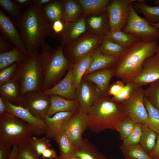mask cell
<instances>
[{"label":"cell","mask_w":159,"mask_h":159,"mask_svg":"<svg viewBox=\"0 0 159 159\" xmlns=\"http://www.w3.org/2000/svg\"><path fill=\"white\" fill-rule=\"evenodd\" d=\"M16 21L28 54L38 50L45 43L46 37L52 35L51 26L34 1Z\"/></svg>","instance_id":"1"},{"label":"cell","mask_w":159,"mask_h":159,"mask_svg":"<svg viewBox=\"0 0 159 159\" xmlns=\"http://www.w3.org/2000/svg\"><path fill=\"white\" fill-rule=\"evenodd\" d=\"M157 41L139 40L126 48L119 58L115 74L122 80L131 82L140 72L144 62L155 54Z\"/></svg>","instance_id":"2"},{"label":"cell","mask_w":159,"mask_h":159,"mask_svg":"<svg viewBox=\"0 0 159 159\" xmlns=\"http://www.w3.org/2000/svg\"><path fill=\"white\" fill-rule=\"evenodd\" d=\"M88 128L99 133L106 130H115L118 123L127 117L122 105L101 95L88 113Z\"/></svg>","instance_id":"3"},{"label":"cell","mask_w":159,"mask_h":159,"mask_svg":"<svg viewBox=\"0 0 159 159\" xmlns=\"http://www.w3.org/2000/svg\"><path fill=\"white\" fill-rule=\"evenodd\" d=\"M41 47L40 54L44 76L42 88V90L44 91L59 82L66 70L73 64L65 57L63 45L52 49L45 42Z\"/></svg>","instance_id":"4"},{"label":"cell","mask_w":159,"mask_h":159,"mask_svg":"<svg viewBox=\"0 0 159 159\" xmlns=\"http://www.w3.org/2000/svg\"><path fill=\"white\" fill-rule=\"evenodd\" d=\"M43 134L8 112L0 115V142L11 147L20 146L29 141L32 136Z\"/></svg>","instance_id":"5"},{"label":"cell","mask_w":159,"mask_h":159,"mask_svg":"<svg viewBox=\"0 0 159 159\" xmlns=\"http://www.w3.org/2000/svg\"><path fill=\"white\" fill-rule=\"evenodd\" d=\"M17 64L12 79L19 85L22 96L28 92L42 90L44 76L38 50Z\"/></svg>","instance_id":"6"},{"label":"cell","mask_w":159,"mask_h":159,"mask_svg":"<svg viewBox=\"0 0 159 159\" xmlns=\"http://www.w3.org/2000/svg\"><path fill=\"white\" fill-rule=\"evenodd\" d=\"M104 36L91 32L85 33L71 44L64 46V54L68 60L76 62L99 48Z\"/></svg>","instance_id":"7"},{"label":"cell","mask_w":159,"mask_h":159,"mask_svg":"<svg viewBox=\"0 0 159 159\" xmlns=\"http://www.w3.org/2000/svg\"><path fill=\"white\" fill-rule=\"evenodd\" d=\"M132 3L130 5L127 22L122 30L141 40L157 41L159 39V29L150 24L145 18L139 16L134 10Z\"/></svg>","instance_id":"8"},{"label":"cell","mask_w":159,"mask_h":159,"mask_svg":"<svg viewBox=\"0 0 159 159\" xmlns=\"http://www.w3.org/2000/svg\"><path fill=\"white\" fill-rule=\"evenodd\" d=\"M50 105L49 96L41 90L24 93L22 96L21 106L27 109L36 117L44 121Z\"/></svg>","instance_id":"9"},{"label":"cell","mask_w":159,"mask_h":159,"mask_svg":"<svg viewBox=\"0 0 159 159\" xmlns=\"http://www.w3.org/2000/svg\"><path fill=\"white\" fill-rule=\"evenodd\" d=\"M144 91L138 89L133 91L130 98L121 104L127 117L137 123L149 124L148 112L144 103Z\"/></svg>","instance_id":"10"},{"label":"cell","mask_w":159,"mask_h":159,"mask_svg":"<svg viewBox=\"0 0 159 159\" xmlns=\"http://www.w3.org/2000/svg\"><path fill=\"white\" fill-rule=\"evenodd\" d=\"M137 0H113L107 6L106 11L110 30H122L129 16L130 5Z\"/></svg>","instance_id":"11"},{"label":"cell","mask_w":159,"mask_h":159,"mask_svg":"<svg viewBox=\"0 0 159 159\" xmlns=\"http://www.w3.org/2000/svg\"><path fill=\"white\" fill-rule=\"evenodd\" d=\"M88 113L79 108L67 121L65 129L74 148L79 145L83 140V134L88 128Z\"/></svg>","instance_id":"12"},{"label":"cell","mask_w":159,"mask_h":159,"mask_svg":"<svg viewBox=\"0 0 159 159\" xmlns=\"http://www.w3.org/2000/svg\"><path fill=\"white\" fill-rule=\"evenodd\" d=\"M158 80L159 56L155 54L144 62L140 73L130 82L136 89Z\"/></svg>","instance_id":"13"},{"label":"cell","mask_w":159,"mask_h":159,"mask_svg":"<svg viewBox=\"0 0 159 159\" xmlns=\"http://www.w3.org/2000/svg\"><path fill=\"white\" fill-rule=\"evenodd\" d=\"M76 94L80 107L87 113L101 95L94 84L83 78L76 89Z\"/></svg>","instance_id":"14"},{"label":"cell","mask_w":159,"mask_h":159,"mask_svg":"<svg viewBox=\"0 0 159 159\" xmlns=\"http://www.w3.org/2000/svg\"><path fill=\"white\" fill-rule=\"evenodd\" d=\"M0 31L1 35L27 55L29 54L21 35L12 21L0 9Z\"/></svg>","instance_id":"15"},{"label":"cell","mask_w":159,"mask_h":159,"mask_svg":"<svg viewBox=\"0 0 159 159\" xmlns=\"http://www.w3.org/2000/svg\"><path fill=\"white\" fill-rule=\"evenodd\" d=\"M85 18L82 16L75 21L64 22L63 31L57 35L62 45H67L85 33L87 27Z\"/></svg>","instance_id":"16"},{"label":"cell","mask_w":159,"mask_h":159,"mask_svg":"<svg viewBox=\"0 0 159 159\" xmlns=\"http://www.w3.org/2000/svg\"><path fill=\"white\" fill-rule=\"evenodd\" d=\"M73 65L68 68L62 80L50 88L43 91V92L49 96L56 95L68 100L77 101L76 89L72 83Z\"/></svg>","instance_id":"17"},{"label":"cell","mask_w":159,"mask_h":159,"mask_svg":"<svg viewBox=\"0 0 159 159\" xmlns=\"http://www.w3.org/2000/svg\"><path fill=\"white\" fill-rule=\"evenodd\" d=\"M76 111L59 112L51 117L46 116L44 120L46 125L44 133L46 136L49 139H54L65 131L67 121Z\"/></svg>","instance_id":"18"},{"label":"cell","mask_w":159,"mask_h":159,"mask_svg":"<svg viewBox=\"0 0 159 159\" xmlns=\"http://www.w3.org/2000/svg\"><path fill=\"white\" fill-rule=\"evenodd\" d=\"M6 112L27 123L44 133L46 125L44 121L34 116L27 109L21 105H15L5 102Z\"/></svg>","instance_id":"19"},{"label":"cell","mask_w":159,"mask_h":159,"mask_svg":"<svg viewBox=\"0 0 159 159\" xmlns=\"http://www.w3.org/2000/svg\"><path fill=\"white\" fill-rule=\"evenodd\" d=\"M115 72V69L111 67L102 69L85 75L83 78L94 84L101 94H105Z\"/></svg>","instance_id":"20"},{"label":"cell","mask_w":159,"mask_h":159,"mask_svg":"<svg viewBox=\"0 0 159 159\" xmlns=\"http://www.w3.org/2000/svg\"><path fill=\"white\" fill-rule=\"evenodd\" d=\"M0 97L5 102L21 105L22 95L18 83L12 79L0 85Z\"/></svg>","instance_id":"21"},{"label":"cell","mask_w":159,"mask_h":159,"mask_svg":"<svg viewBox=\"0 0 159 159\" xmlns=\"http://www.w3.org/2000/svg\"><path fill=\"white\" fill-rule=\"evenodd\" d=\"M49 96L50 105L46 116L51 117L59 112L75 111L79 107L77 101L68 100L56 95Z\"/></svg>","instance_id":"22"},{"label":"cell","mask_w":159,"mask_h":159,"mask_svg":"<svg viewBox=\"0 0 159 159\" xmlns=\"http://www.w3.org/2000/svg\"><path fill=\"white\" fill-rule=\"evenodd\" d=\"M90 54L92 61L85 75L98 70L111 67L117 63L119 59L105 55L101 52L99 48Z\"/></svg>","instance_id":"23"},{"label":"cell","mask_w":159,"mask_h":159,"mask_svg":"<svg viewBox=\"0 0 159 159\" xmlns=\"http://www.w3.org/2000/svg\"><path fill=\"white\" fill-rule=\"evenodd\" d=\"M41 11L44 18L51 26L57 20L63 21L64 7L61 0H51L42 6Z\"/></svg>","instance_id":"24"},{"label":"cell","mask_w":159,"mask_h":159,"mask_svg":"<svg viewBox=\"0 0 159 159\" xmlns=\"http://www.w3.org/2000/svg\"><path fill=\"white\" fill-rule=\"evenodd\" d=\"M82 10V16L98 15L106 11L110 0H77Z\"/></svg>","instance_id":"25"},{"label":"cell","mask_w":159,"mask_h":159,"mask_svg":"<svg viewBox=\"0 0 159 159\" xmlns=\"http://www.w3.org/2000/svg\"><path fill=\"white\" fill-rule=\"evenodd\" d=\"M144 0H137L132 3L137 13H141L150 24L159 23V5L151 6L147 5Z\"/></svg>","instance_id":"26"},{"label":"cell","mask_w":159,"mask_h":159,"mask_svg":"<svg viewBox=\"0 0 159 159\" xmlns=\"http://www.w3.org/2000/svg\"><path fill=\"white\" fill-rule=\"evenodd\" d=\"M105 11L98 15L90 16L87 21L91 32L104 37L110 30L107 14Z\"/></svg>","instance_id":"27"},{"label":"cell","mask_w":159,"mask_h":159,"mask_svg":"<svg viewBox=\"0 0 159 159\" xmlns=\"http://www.w3.org/2000/svg\"><path fill=\"white\" fill-rule=\"evenodd\" d=\"M92 61L90 54L78 59L73 65L72 83L76 89L80 85L87 70L90 67Z\"/></svg>","instance_id":"28"},{"label":"cell","mask_w":159,"mask_h":159,"mask_svg":"<svg viewBox=\"0 0 159 159\" xmlns=\"http://www.w3.org/2000/svg\"><path fill=\"white\" fill-rule=\"evenodd\" d=\"M74 154L80 159H107L86 139L74 148Z\"/></svg>","instance_id":"29"},{"label":"cell","mask_w":159,"mask_h":159,"mask_svg":"<svg viewBox=\"0 0 159 159\" xmlns=\"http://www.w3.org/2000/svg\"><path fill=\"white\" fill-rule=\"evenodd\" d=\"M104 38L125 48L140 40L136 36L122 30H110Z\"/></svg>","instance_id":"30"},{"label":"cell","mask_w":159,"mask_h":159,"mask_svg":"<svg viewBox=\"0 0 159 159\" xmlns=\"http://www.w3.org/2000/svg\"><path fill=\"white\" fill-rule=\"evenodd\" d=\"M64 7L63 20L64 22L75 21L82 16V10L77 0H61Z\"/></svg>","instance_id":"31"},{"label":"cell","mask_w":159,"mask_h":159,"mask_svg":"<svg viewBox=\"0 0 159 159\" xmlns=\"http://www.w3.org/2000/svg\"><path fill=\"white\" fill-rule=\"evenodd\" d=\"M27 56L16 46L9 51L0 53V70L14 63H19Z\"/></svg>","instance_id":"32"},{"label":"cell","mask_w":159,"mask_h":159,"mask_svg":"<svg viewBox=\"0 0 159 159\" xmlns=\"http://www.w3.org/2000/svg\"><path fill=\"white\" fill-rule=\"evenodd\" d=\"M124 159H152L140 144L120 146Z\"/></svg>","instance_id":"33"},{"label":"cell","mask_w":159,"mask_h":159,"mask_svg":"<svg viewBox=\"0 0 159 159\" xmlns=\"http://www.w3.org/2000/svg\"><path fill=\"white\" fill-rule=\"evenodd\" d=\"M158 133L146 125H143L142 133L140 144L149 154L154 148Z\"/></svg>","instance_id":"34"},{"label":"cell","mask_w":159,"mask_h":159,"mask_svg":"<svg viewBox=\"0 0 159 159\" xmlns=\"http://www.w3.org/2000/svg\"><path fill=\"white\" fill-rule=\"evenodd\" d=\"M126 48L104 38L99 49L105 55L119 58L124 53Z\"/></svg>","instance_id":"35"},{"label":"cell","mask_w":159,"mask_h":159,"mask_svg":"<svg viewBox=\"0 0 159 159\" xmlns=\"http://www.w3.org/2000/svg\"><path fill=\"white\" fill-rule=\"evenodd\" d=\"M54 140L58 144L60 156L74 155V148L71 142L65 131L60 134Z\"/></svg>","instance_id":"36"},{"label":"cell","mask_w":159,"mask_h":159,"mask_svg":"<svg viewBox=\"0 0 159 159\" xmlns=\"http://www.w3.org/2000/svg\"><path fill=\"white\" fill-rule=\"evenodd\" d=\"M143 102L148 114V126L157 133H159V112L152 105L145 95Z\"/></svg>","instance_id":"37"},{"label":"cell","mask_w":159,"mask_h":159,"mask_svg":"<svg viewBox=\"0 0 159 159\" xmlns=\"http://www.w3.org/2000/svg\"><path fill=\"white\" fill-rule=\"evenodd\" d=\"M136 123L128 117L123 119L118 123L115 130L119 132L120 140L123 141L129 135L133 130Z\"/></svg>","instance_id":"38"},{"label":"cell","mask_w":159,"mask_h":159,"mask_svg":"<svg viewBox=\"0 0 159 159\" xmlns=\"http://www.w3.org/2000/svg\"><path fill=\"white\" fill-rule=\"evenodd\" d=\"M14 147L16 155L20 159H39V156L32 148L30 140L20 146Z\"/></svg>","instance_id":"39"},{"label":"cell","mask_w":159,"mask_h":159,"mask_svg":"<svg viewBox=\"0 0 159 159\" xmlns=\"http://www.w3.org/2000/svg\"><path fill=\"white\" fill-rule=\"evenodd\" d=\"M144 91L145 96L159 112V80L151 83Z\"/></svg>","instance_id":"40"},{"label":"cell","mask_w":159,"mask_h":159,"mask_svg":"<svg viewBox=\"0 0 159 159\" xmlns=\"http://www.w3.org/2000/svg\"><path fill=\"white\" fill-rule=\"evenodd\" d=\"M30 143L35 152L40 157L46 149L51 148L52 145L47 137L39 138L33 136L30 140Z\"/></svg>","instance_id":"41"},{"label":"cell","mask_w":159,"mask_h":159,"mask_svg":"<svg viewBox=\"0 0 159 159\" xmlns=\"http://www.w3.org/2000/svg\"><path fill=\"white\" fill-rule=\"evenodd\" d=\"M0 5L2 9L11 15L16 21L21 16L20 8L13 0H0Z\"/></svg>","instance_id":"42"},{"label":"cell","mask_w":159,"mask_h":159,"mask_svg":"<svg viewBox=\"0 0 159 159\" xmlns=\"http://www.w3.org/2000/svg\"><path fill=\"white\" fill-rule=\"evenodd\" d=\"M143 125L137 123L131 133L123 141L122 145H132L139 144L142 135Z\"/></svg>","instance_id":"43"},{"label":"cell","mask_w":159,"mask_h":159,"mask_svg":"<svg viewBox=\"0 0 159 159\" xmlns=\"http://www.w3.org/2000/svg\"><path fill=\"white\" fill-rule=\"evenodd\" d=\"M134 88L131 82H128L120 93L117 95L113 97L112 99L117 103H122L130 98L134 91Z\"/></svg>","instance_id":"44"},{"label":"cell","mask_w":159,"mask_h":159,"mask_svg":"<svg viewBox=\"0 0 159 159\" xmlns=\"http://www.w3.org/2000/svg\"><path fill=\"white\" fill-rule=\"evenodd\" d=\"M17 65L14 63L0 70V85L12 79Z\"/></svg>","instance_id":"45"},{"label":"cell","mask_w":159,"mask_h":159,"mask_svg":"<svg viewBox=\"0 0 159 159\" xmlns=\"http://www.w3.org/2000/svg\"><path fill=\"white\" fill-rule=\"evenodd\" d=\"M124 86L122 81H117L110 87L108 90V94L113 97L117 95L122 91Z\"/></svg>","instance_id":"46"},{"label":"cell","mask_w":159,"mask_h":159,"mask_svg":"<svg viewBox=\"0 0 159 159\" xmlns=\"http://www.w3.org/2000/svg\"><path fill=\"white\" fill-rule=\"evenodd\" d=\"M11 148L0 142V159H9L12 151Z\"/></svg>","instance_id":"47"},{"label":"cell","mask_w":159,"mask_h":159,"mask_svg":"<svg viewBox=\"0 0 159 159\" xmlns=\"http://www.w3.org/2000/svg\"><path fill=\"white\" fill-rule=\"evenodd\" d=\"M11 43L8 42L2 35L0 36V53H4L11 50L14 47Z\"/></svg>","instance_id":"48"},{"label":"cell","mask_w":159,"mask_h":159,"mask_svg":"<svg viewBox=\"0 0 159 159\" xmlns=\"http://www.w3.org/2000/svg\"><path fill=\"white\" fill-rule=\"evenodd\" d=\"M64 27V22L59 20L55 21L53 23L52 29L53 32L57 35L63 31Z\"/></svg>","instance_id":"49"},{"label":"cell","mask_w":159,"mask_h":159,"mask_svg":"<svg viewBox=\"0 0 159 159\" xmlns=\"http://www.w3.org/2000/svg\"><path fill=\"white\" fill-rule=\"evenodd\" d=\"M41 156L43 159H55L57 156L56 152L51 148L45 150L42 153Z\"/></svg>","instance_id":"50"},{"label":"cell","mask_w":159,"mask_h":159,"mask_svg":"<svg viewBox=\"0 0 159 159\" xmlns=\"http://www.w3.org/2000/svg\"><path fill=\"white\" fill-rule=\"evenodd\" d=\"M149 155L151 158H159V133H158L155 146Z\"/></svg>","instance_id":"51"},{"label":"cell","mask_w":159,"mask_h":159,"mask_svg":"<svg viewBox=\"0 0 159 159\" xmlns=\"http://www.w3.org/2000/svg\"><path fill=\"white\" fill-rule=\"evenodd\" d=\"M14 1L20 8L28 7L33 2L34 0H13Z\"/></svg>","instance_id":"52"},{"label":"cell","mask_w":159,"mask_h":159,"mask_svg":"<svg viewBox=\"0 0 159 159\" xmlns=\"http://www.w3.org/2000/svg\"><path fill=\"white\" fill-rule=\"evenodd\" d=\"M51 0H34V3L37 8L41 11V9L42 6L44 4L50 1Z\"/></svg>","instance_id":"53"},{"label":"cell","mask_w":159,"mask_h":159,"mask_svg":"<svg viewBox=\"0 0 159 159\" xmlns=\"http://www.w3.org/2000/svg\"><path fill=\"white\" fill-rule=\"evenodd\" d=\"M6 112H7L5 102L0 97V115H3Z\"/></svg>","instance_id":"54"},{"label":"cell","mask_w":159,"mask_h":159,"mask_svg":"<svg viewBox=\"0 0 159 159\" xmlns=\"http://www.w3.org/2000/svg\"><path fill=\"white\" fill-rule=\"evenodd\" d=\"M55 159H80L74 155L57 156Z\"/></svg>","instance_id":"55"},{"label":"cell","mask_w":159,"mask_h":159,"mask_svg":"<svg viewBox=\"0 0 159 159\" xmlns=\"http://www.w3.org/2000/svg\"><path fill=\"white\" fill-rule=\"evenodd\" d=\"M9 159H20L16 155L14 147H13L11 154Z\"/></svg>","instance_id":"56"},{"label":"cell","mask_w":159,"mask_h":159,"mask_svg":"<svg viewBox=\"0 0 159 159\" xmlns=\"http://www.w3.org/2000/svg\"><path fill=\"white\" fill-rule=\"evenodd\" d=\"M150 24L157 28L159 29V23Z\"/></svg>","instance_id":"57"},{"label":"cell","mask_w":159,"mask_h":159,"mask_svg":"<svg viewBox=\"0 0 159 159\" xmlns=\"http://www.w3.org/2000/svg\"><path fill=\"white\" fill-rule=\"evenodd\" d=\"M154 4L157 5H159V0H154Z\"/></svg>","instance_id":"58"},{"label":"cell","mask_w":159,"mask_h":159,"mask_svg":"<svg viewBox=\"0 0 159 159\" xmlns=\"http://www.w3.org/2000/svg\"><path fill=\"white\" fill-rule=\"evenodd\" d=\"M155 54L159 56V45H158V47L157 49Z\"/></svg>","instance_id":"59"},{"label":"cell","mask_w":159,"mask_h":159,"mask_svg":"<svg viewBox=\"0 0 159 159\" xmlns=\"http://www.w3.org/2000/svg\"><path fill=\"white\" fill-rule=\"evenodd\" d=\"M152 159H159H159H152Z\"/></svg>","instance_id":"60"}]
</instances>
